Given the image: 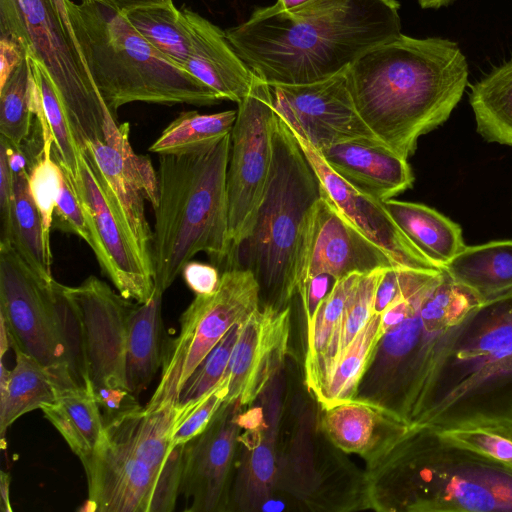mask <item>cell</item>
<instances>
[{"instance_id":"6da1fadb","label":"cell","mask_w":512,"mask_h":512,"mask_svg":"<svg viewBox=\"0 0 512 512\" xmlns=\"http://www.w3.org/2000/svg\"><path fill=\"white\" fill-rule=\"evenodd\" d=\"M397 0H310L291 9H255L226 37L267 84L302 85L346 70L401 34Z\"/></svg>"},{"instance_id":"7a4b0ae2","label":"cell","mask_w":512,"mask_h":512,"mask_svg":"<svg viewBox=\"0 0 512 512\" xmlns=\"http://www.w3.org/2000/svg\"><path fill=\"white\" fill-rule=\"evenodd\" d=\"M356 110L386 146L408 160L421 136L448 120L468 85L457 42L400 34L346 70Z\"/></svg>"},{"instance_id":"3957f363","label":"cell","mask_w":512,"mask_h":512,"mask_svg":"<svg viewBox=\"0 0 512 512\" xmlns=\"http://www.w3.org/2000/svg\"><path fill=\"white\" fill-rule=\"evenodd\" d=\"M230 134L199 152L159 156L151 262L154 288L162 293L196 254L228 259Z\"/></svg>"},{"instance_id":"277c9868","label":"cell","mask_w":512,"mask_h":512,"mask_svg":"<svg viewBox=\"0 0 512 512\" xmlns=\"http://www.w3.org/2000/svg\"><path fill=\"white\" fill-rule=\"evenodd\" d=\"M320 198L316 173L291 128L275 112L264 196L249 234L227 259L230 268L253 273L265 304L285 307L298 293L305 233Z\"/></svg>"},{"instance_id":"5b68a950","label":"cell","mask_w":512,"mask_h":512,"mask_svg":"<svg viewBox=\"0 0 512 512\" xmlns=\"http://www.w3.org/2000/svg\"><path fill=\"white\" fill-rule=\"evenodd\" d=\"M422 427H414L369 464V495L377 509L512 511L511 472L436 440V449H424Z\"/></svg>"},{"instance_id":"8992f818","label":"cell","mask_w":512,"mask_h":512,"mask_svg":"<svg viewBox=\"0 0 512 512\" xmlns=\"http://www.w3.org/2000/svg\"><path fill=\"white\" fill-rule=\"evenodd\" d=\"M72 30L106 106L132 102L212 106L210 88L154 48L123 13L96 2L65 0Z\"/></svg>"},{"instance_id":"52a82bcc","label":"cell","mask_w":512,"mask_h":512,"mask_svg":"<svg viewBox=\"0 0 512 512\" xmlns=\"http://www.w3.org/2000/svg\"><path fill=\"white\" fill-rule=\"evenodd\" d=\"M486 308L443 270L414 311L384 332L374 355L390 391L388 408L417 424L469 327ZM373 358V359H374Z\"/></svg>"},{"instance_id":"ba28073f","label":"cell","mask_w":512,"mask_h":512,"mask_svg":"<svg viewBox=\"0 0 512 512\" xmlns=\"http://www.w3.org/2000/svg\"><path fill=\"white\" fill-rule=\"evenodd\" d=\"M0 37L19 44L45 68L81 149L118 127L91 77L65 0H0Z\"/></svg>"},{"instance_id":"9c48e42d","label":"cell","mask_w":512,"mask_h":512,"mask_svg":"<svg viewBox=\"0 0 512 512\" xmlns=\"http://www.w3.org/2000/svg\"><path fill=\"white\" fill-rule=\"evenodd\" d=\"M0 319L13 349L36 359L60 388L79 386L70 371L83 346L79 312L66 286L38 276L7 240H0Z\"/></svg>"},{"instance_id":"30bf717a","label":"cell","mask_w":512,"mask_h":512,"mask_svg":"<svg viewBox=\"0 0 512 512\" xmlns=\"http://www.w3.org/2000/svg\"><path fill=\"white\" fill-rule=\"evenodd\" d=\"M237 105L227 169L231 251L249 234L264 196L272 163L275 116L270 86L257 76Z\"/></svg>"},{"instance_id":"8fae6325","label":"cell","mask_w":512,"mask_h":512,"mask_svg":"<svg viewBox=\"0 0 512 512\" xmlns=\"http://www.w3.org/2000/svg\"><path fill=\"white\" fill-rule=\"evenodd\" d=\"M120 221L144 262H151L152 231L144 199L153 207L158 200V180L150 160L133 152L129 123H123L104 141L87 142L82 148Z\"/></svg>"},{"instance_id":"7c38bea8","label":"cell","mask_w":512,"mask_h":512,"mask_svg":"<svg viewBox=\"0 0 512 512\" xmlns=\"http://www.w3.org/2000/svg\"><path fill=\"white\" fill-rule=\"evenodd\" d=\"M346 70L309 84H269L275 112L318 151L346 141L383 143L358 114Z\"/></svg>"},{"instance_id":"4fadbf2b","label":"cell","mask_w":512,"mask_h":512,"mask_svg":"<svg viewBox=\"0 0 512 512\" xmlns=\"http://www.w3.org/2000/svg\"><path fill=\"white\" fill-rule=\"evenodd\" d=\"M66 290L82 321L88 376L94 393L107 389L129 390L125 372L126 338L134 305L95 276L78 286H66Z\"/></svg>"},{"instance_id":"5bb4252c","label":"cell","mask_w":512,"mask_h":512,"mask_svg":"<svg viewBox=\"0 0 512 512\" xmlns=\"http://www.w3.org/2000/svg\"><path fill=\"white\" fill-rule=\"evenodd\" d=\"M77 187L91 233L90 247L102 272L124 298L147 302L154 292L153 270L139 254L83 152Z\"/></svg>"},{"instance_id":"9a60e30c","label":"cell","mask_w":512,"mask_h":512,"mask_svg":"<svg viewBox=\"0 0 512 512\" xmlns=\"http://www.w3.org/2000/svg\"><path fill=\"white\" fill-rule=\"evenodd\" d=\"M260 301L253 273L237 267L221 274L214 293L195 296L180 317V332L174 339L183 355L180 388L226 333L260 307Z\"/></svg>"},{"instance_id":"2e32d148","label":"cell","mask_w":512,"mask_h":512,"mask_svg":"<svg viewBox=\"0 0 512 512\" xmlns=\"http://www.w3.org/2000/svg\"><path fill=\"white\" fill-rule=\"evenodd\" d=\"M290 324V308L270 304L242 323L224 376V403L250 405L273 383L288 352Z\"/></svg>"},{"instance_id":"e0dca14e","label":"cell","mask_w":512,"mask_h":512,"mask_svg":"<svg viewBox=\"0 0 512 512\" xmlns=\"http://www.w3.org/2000/svg\"><path fill=\"white\" fill-rule=\"evenodd\" d=\"M397 266L389 254L345 220L321 195L305 233L298 288L304 280L318 275L338 280L354 272L366 274Z\"/></svg>"},{"instance_id":"ac0fdd59","label":"cell","mask_w":512,"mask_h":512,"mask_svg":"<svg viewBox=\"0 0 512 512\" xmlns=\"http://www.w3.org/2000/svg\"><path fill=\"white\" fill-rule=\"evenodd\" d=\"M489 310L480 326L470 335L466 333L452 359L460 367L458 377L417 424L440 422L452 407L486 382L512 373V299L491 305Z\"/></svg>"},{"instance_id":"d6986e66","label":"cell","mask_w":512,"mask_h":512,"mask_svg":"<svg viewBox=\"0 0 512 512\" xmlns=\"http://www.w3.org/2000/svg\"><path fill=\"white\" fill-rule=\"evenodd\" d=\"M293 133L318 177L321 195L345 220L381 247L399 266L431 272L443 270L413 245L391 217L383 201L346 182L327 165L310 142Z\"/></svg>"},{"instance_id":"ffe728a7","label":"cell","mask_w":512,"mask_h":512,"mask_svg":"<svg viewBox=\"0 0 512 512\" xmlns=\"http://www.w3.org/2000/svg\"><path fill=\"white\" fill-rule=\"evenodd\" d=\"M241 407L223 403L207 428L185 444L180 493L185 511L223 509L226 484L241 426Z\"/></svg>"},{"instance_id":"44dd1931","label":"cell","mask_w":512,"mask_h":512,"mask_svg":"<svg viewBox=\"0 0 512 512\" xmlns=\"http://www.w3.org/2000/svg\"><path fill=\"white\" fill-rule=\"evenodd\" d=\"M181 372L173 366L162 369V376L150 401L104 423L105 434L113 443L148 464L158 474L172 446V435L183 420L178 407Z\"/></svg>"},{"instance_id":"7402d4cb","label":"cell","mask_w":512,"mask_h":512,"mask_svg":"<svg viewBox=\"0 0 512 512\" xmlns=\"http://www.w3.org/2000/svg\"><path fill=\"white\" fill-rule=\"evenodd\" d=\"M83 468L88 499L82 510L149 512L158 473L106 434Z\"/></svg>"},{"instance_id":"603a6c76","label":"cell","mask_w":512,"mask_h":512,"mask_svg":"<svg viewBox=\"0 0 512 512\" xmlns=\"http://www.w3.org/2000/svg\"><path fill=\"white\" fill-rule=\"evenodd\" d=\"M416 424L385 405L356 397L324 408L322 427L332 443L369 463L393 447Z\"/></svg>"},{"instance_id":"cb8c5ba5","label":"cell","mask_w":512,"mask_h":512,"mask_svg":"<svg viewBox=\"0 0 512 512\" xmlns=\"http://www.w3.org/2000/svg\"><path fill=\"white\" fill-rule=\"evenodd\" d=\"M318 152L346 182L380 201L392 199L414 182L408 160L381 142L346 141Z\"/></svg>"},{"instance_id":"d4e9b609","label":"cell","mask_w":512,"mask_h":512,"mask_svg":"<svg viewBox=\"0 0 512 512\" xmlns=\"http://www.w3.org/2000/svg\"><path fill=\"white\" fill-rule=\"evenodd\" d=\"M191 50L183 68L215 92L221 100L241 102L256 76L238 56L225 30L190 9Z\"/></svg>"},{"instance_id":"484cf974","label":"cell","mask_w":512,"mask_h":512,"mask_svg":"<svg viewBox=\"0 0 512 512\" xmlns=\"http://www.w3.org/2000/svg\"><path fill=\"white\" fill-rule=\"evenodd\" d=\"M442 269L485 307L512 298V240L465 245Z\"/></svg>"},{"instance_id":"4316f807","label":"cell","mask_w":512,"mask_h":512,"mask_svg":"<svg viewBox=\"0 0 512 512\" xmlns=\"http://www.w3.org/2000/svg\"><path fill=\"white\" fill-rule=\"evenodd\" d=\"M426 427L441 445L471 454L512 473V413L474 412L458 418H444Z\"/></svg>"},{"instance_id":"83f0119b","label":"cell","mask_w":512,"mask_h":512,"mask_svg":"<svg viewBox=\"0 0 512 512\" xmlns=\"http://www.w3.org/2000/svg\"><path fill=\"white\" fill-rule=\"evenodd\" d=\"M40 409L85 465L105 435L102 412L92 385L59 388L56 400Z\"/></svg>"},{"instance_id":"f1b7e54d","label":"cell","mask_w":512,"mask_h":512,"mask_svg":"<svg viewBox=\"0 0 512 512\" xmlns=\"http://www.w3.org/2000/svg\"><path fill=\"white\" fill-rule=\"evenodd\" d=\"M383 204L413 245L443 268L464 247L461 227L424 204L388 199Z\"/></svg>"},{"instance_id":"f546056e","label":"cell","mask_w":512,"mask_h":512,"mask_svg":"<svg viewBox=\"0 0 512 512\" xmlns=\"http://www.w3.org/2000/svg\"><path fill=\"white\" fill-rule=\"evenodd\" d=\"M163 293L154 288L151 298L134 306L127 324L125 372L128 389L139 395L150 384L161 364Z\"/></svg>"},{"instance_id":"4dcf8cb0","label":"cell","mask_w":512,"mask_h":512,"mask_svg":"<svg viewBox=\"0 0 512 512\" xmlns=\"http://www.w3.org/2000/svg\"><path fill=\"white\" fill-rule=\"evenodd\" d=\"M16 362L13 369L1 361L0 373V434L4 441L7 429L22 415L56 400L59 385L52 373L28 354L13 349Z\"/></svg>"},{"instance_id":"1f68e13d","label":"cell","mask_w":512,"mask_h":512,"mask_svg":"<svg viewBox=\"0 0 512 512\" xmlns=\"http://www.w3.org/2000/svg\"><path fill=\"white\" fill-rule=\"evenodd\" d=\"M13 173L10 215L0 240L9 241L38 276L50 280L53 278L52 255L45 243L40 212L29 189L28 168Z\"/></svg>"},{"instance_id":"d6a6232c","label":"cell","mask_w":512,"mask_h":512,"mask_svg":"<svg viewBox=\"0 0 512 512\" xmlns=\"http://www.w3.org/2000/svg\"><path fill=\"white\" fill-rule=\"evenodd\" d=\"M469 103L477 132L488 142L512 146V59L473 84Z\"/></svg>"},{"instance_id":"836d02e7","label":"cell","mask_w":512,"mask_h":512,"mask_svg":"<svg viewBox=\"0 0 512 512\" xmlns=\"http://www.w3.org/2000/svg\"><path fill=\"white\" fill-rule=\"evenodd\" d=\"M383 334L381 314L373 313L366 326L340 355L315 394L323 409L356 397Z\"/></svg>"},{"instance_id":"e575fe53","label":"cell","mask_w":512,"mask_h":512,"mask_svg":"<svg viewBox=\"0 0 512 512\" xmlns=\"http://www.w3.org/2000/svg\"><path fill=\"white\" fill-rule=\"evenodd\" d=\"M123 14L154 48L183 68L190 54L193 34L190 9H178L172 2Z\"/></svg>"},{"instance_id":"d590c367","label":"cell","mask_w":512,"mask_h":512,"mask_svg":"<svg viewBox=\"0 0 512 512\" xmlns=\"http://www.w3.org/2000/svg\"><path fill=\"white\" fill-rule=\"evenodd\" d=\"M237 109L212 114L181 112L149 147L159 155H183L205 150L231 133Z\"/></svg>"},{"instance_id":"8d00e7d4","label":"cell","mask_w":512,"mask_h":512,"mask_svg":"<svg viewBox=\"0 0 512 512\" xmlns=\"http://www.w3.org/2000/svg\"><path fill=\"white\" fill-rule=\"evenodd\" d=\"M32 81L33 111L40 110L53 137V156L75 178L81 180L80 148L72 130L67 112L45 68L27 55Z\"/></svg>"},{"instance_id":"74e56055","label":"cell","mask_w":512,"mask_h":512,"mask_svg":"<svg viewBox=\"0 0 512 512\" xmlns=\"http://www.w3.org/2000/svg\"><path fill=\"white\" fill-rule=\"evenodd\" d=\"M42 135L41 150L34 155L28 166V183L32 198L40 212L46 246L50 248V232L53 214L61 191L63 169L53 156V137L40 110L35 111Z\"/></svg>"},{"instance_id":"f35d334b","label":"cell","mask_w":512,"mask_h":512,"mask_svg":"<svg viewBox=\"0 0 512 512\" xmlns=\"http://www.w3.org/2000/svg\"><path fill=\"white\" fill-rule=\"evenodd\" d=\"M34 117L31 72L26 55L0 87L1 136L21 146L31 135Z\"/></svg>"},{"instance_id":"ab89813d","label":"cell","mask_w":512,"mask_h":512,"mask_svg":"<svg viewBox=\"0 0 512 512\" xmlns=\"http://www.w3.org/2000/svg\"><path fill=\"white\" fill-rule=\"evenodd\" d=\"M242 323L226 333L181 386L178 407L185 417L224 379Z\"/></svg>"},{"instance_id":"60d3db41","label":"cell","mask_w":512,"mask_h":512,"mask_svg":"<svg viewBox=\"0 0 512 512\" xmlns=\"http://www.w3.org/2000/svg\"><path fill=\"white\" fill-rule=\"evenodd\" d=\"M386 269L378 268L363 274L352 290L343 312L338 353L333 366L372 317L376 290Z\"/></svg>"},{"instance_id":"b9f144b4","label":"cell","mask_w":512,"mask_h":512,"mask_svg":"<svg viewBox=\"0 0 512 512\" xmlns=\"http://www.w3.org/2000/svg\"><path fill=\"white\" fill-rule=\"evenodd\" d=\"M62 169L61 191L54 210L52 226L63 232L77 235L90 246L91 233L83 199L72 173L64 166Z\"/></svg>"},{"instance_id":"7bdbcfd3","label":"cell","mask_w":512,"mask_h":512,"mask_svg":"<svg viewBox=\"0 0 512 512\" xmlns=\"http://www.w3.org/2000/svg\"><path fill=\"white\" fill-rule=\"evenodd\" d=\"M440 272L400 266L387 268L376 290L373 313L381 314L394 302L415 293Z\"/></svg>"},{"instance_id":"ee69618b","label":"cell","mask_w":512,"mask_h":512,"mask_svg":"<svg viewBox=\"0 0 512 512\" xmlns=\"http://www.w3.org/2000/svg\"><path fill=\"white\" fill-rule=\"evenodd\" d=\"M274 438V427L267 435L259 433L258 443L252 448L249 463L247 462L244 468L243 491L249 486L256 500H264L274 483Z\"/></svg>"},{"instance_id":"f6af8a7d","label":"cell","mask_w":512,"mask_h":512,"mask_svg":"<svg viewBox=\"0 0 512 512\" xmlns=\"http://www.w3.org/2000/svg\"><path fill=\"white\" fill-rule=\"evenodd\" d=\"M185 444L173 446L158 474L149 512H171L181 490Z\"/></svg>"},{"instance_id":"bcb514c9","label":"cell","mask_w":512,"mask_h":512,"mask_svg":"<svg viewBox=\"0 0 512 512\" xmlns=\"http://www.w3.org/2000/svg\"><path fill=\"white\" fill-rule=\"evenodd\" d=\"M226 396L227 384L224 377L176 427L172 435V446L186 444L202 433L225 402Z\"/></svg>"},{"instance_id":"7dc6e473","label":"cell","mask_w":512,"mask_h":512,"mask_svg":"<svg viewBox=\"0 0 512 512\" xmlns=\"http://www.w3.org/2000/svg\"><path fill=\"white\" fill-rule=\"evenodd\" d=\"M186 285L196 295H210L219 286L221 275L218 270L210 265L197 261H189L182 273Z\"/></svg>"},{"instance_id":"c3c4849f","label":"cell","mask_w":512,"mask_h":512,"mask_svg":"<svg viewBox=\"0 0 512 512\" xmlns=\"http://www.w3.org/2000/svg\"><path fill=\"white\" fill-rule=\"evenodd\" d=\"M330 279L333 278L328 275H318L304 280L299 285L298 293L302 299L307 325L312 321L322 299L330 291L328 290Z\"/></svg>"},{"instance_id":"681fc988","label":"cell","mask_w":512,"mask_h":512,"mask_svg":"<svg viewBox=\"0 0 512 512\" xmlns=\"http://www.w3.org/2000/svg\"><path fill=\"white\" fill-rule=\"evenodd\" d=\"M14 173L10 167L7 157L6 146L0 140V216H1V234H3L8 225L11 200L13 194Z\"/></svg>"},{"instance_id":"f907efd6","label":"cell","mask_w":512,"mask_h":512,"mask_svg":"<svg viewBox=\"0 0 512 512\" xmlns=\"http://www.w3.org/2000/svg\"><path fill=\"white\" fill-rule=\"evenodd\" d=\"M26 52L16 42L0 37V87L26 58Z\"/></svg>"},{"instance_id":"816d5d0a","label":"cell","mask_w":512,"mask_h":512,"mask_svg":"<svg viewBox=\"0 0 512 512\" xmlns=\"http://www.w3.org/2000/svg\"><path fill=\"white\" fill-rule=\"evenodd\" d=\"M80 2H96L125 13L132 9L172 3V0H80Z\"/></svg>"},{"instance_id":"f5cc1de1","label":"cell","mask_w":512,"mask_h":512,"mask_svg":"<svg viewBox=\"0 0 512 512\" xmlns=\"http://www.w3.org/2000/svg\"><path fill=\"white\" fill-rule=\"evenodd\" d=\"M10 477L9 474L2 471L0 476V492L2 501V510L5 512H11V503L9 496Z\"/></svg>"},{"instance_id":"db71d44e","label":"cell","mask_w":512,"mask_h":512,"mask_svg":"<svg viewBox=\"0 0 512 512\" xmlns=\"http://www.w3.org/2000/svg\"><path fill=\"white\" fill-rule=\"evenodd\" d=\"M454 0H418L419 5L424 9H438L449 5Z\"/></svg>"},{"instance_id":"11a10c76","label":"cell","mask_w":512,"mask_h":512,"mask_svg":"<svg viewBox=\"0 0 512 512\" xmlns=\"http://www.w3.org/2000/svg\"><path fill=\"white\" fill-rule=\"evenodd\" d=\"M308 1L310 0H277L276 4L283 9H291Z\"/></svg>"}]
</instances>
